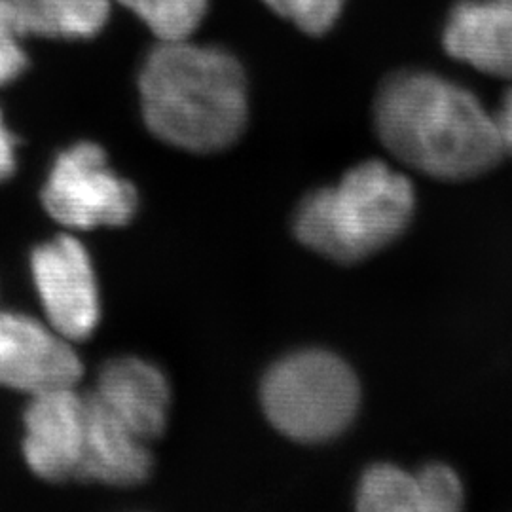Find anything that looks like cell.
<instances>
[{
    "label": "cell",
    "instance_id": "1",
    "mask_svg": "<svg viewBox=\"0 0 512 512\" xmlns=\"http://www.w3.org/2000/svg\"><path fill=\"white\" fill-rule=\"evenodd\" d=\"M374 122L395 158L440 181L475 179L507 154L494 114L433 73L391 76L378 93Z\"/></svg>",
    "mask_w": 512,
    "mask_h": 512
},
{
    "label": "cell",
    "instance_id": "2",
    "mask_svg": "<svg viewBox=\"0 0 512 512\" xmlns=\"http://www.w3.org/2000/svg\"><path fill=\"white\" fill-rule=\"evenodd\" d=\"M145 124L165 145L194 154L232 147L247 124V80L238 59L188 40L156 46L139 78Z\"/></svg>",
    "mask_w": 512,
    "mask_h": 512
},
{
    "label": "cell",
    "instance_id": "3",
    "mask_svg": "<svg viewBox=\"0 0 512 512\" xmlns=\"http://www.w3.org/2000/svg\"><path fill=\"white\" fill-rule=\"evenodd\" d=\"M414 186L378 160L349 169L342 181L308 194L296 207V239L336 262H359L382 251L408 228Z\"/></svg>",
    "mask_w": 512,
    "mask_h": 512
},
{
    "label": "cell",
    "instance_id": "4",
    "mask_svg": "<svg viewBox=\"0 0 512 512\" xmlns=\"http://www.w3.org/2000/svg\"><path fill=\"white\" fill-rule=\"evenodd\" d=\"M266 418L287 439L319 444L355 420L361 387L351 366L325 349H302L277 361L260 385Z\"/></svg>",
    "mask_w": 512,
    "mask_h": 512
},
{
    "label": "cell",
    "instance_id": "5",
    "mask_svg": "<svg viewBox=\"0 0 512 512\" xmlns=\"http://www.w3.org/2000/svg\"><path fill=\"white\" fill-rule=\"evenodd\" d=\"M42 203L59 224L71 230H93L129 224L137 213L139 196L133 184L110 169L103 148L78 143L57 156L42 190Z\"/></svg>",
    "mask_w": 512,
    "mask_h": 512
},
{
    "label": "cell",
    "instance_id": "6",
    "mask_svg": "<svg viewBox=\"0 0 512 512\" xmlns=\"http://www.w3.org/2000/svg\"><path fill=\"white\" fill-rule=\"evenodd\" d=\"M31 268L50 327L71 342L90 338L101 310L86 247L73 236H57L33 251Z\"/></svg>",
    "mask_w": 512,
    "mask_h": 512
},
{
    "label": "cell",
    "instance_id": "7",
    "mask_svg": "<svg viewBox=\"0 0 512 512\" xmlns=\"http://www.w3.org/2000/svg\"><path fill=\"white\" fill-rule=\"evenodd\" d=\"M71 344L29 315L0 311V387L31 397L76 387L84 366Z\"/></svg>",
    "mask_w": 512,
    "mask_h": 512
},
{
    "label": "cell",
    "instance_id": "8",
    "mask_svg": "<svg viewBox=\"0 0 512 512\" xmlns=\"http://www.w3.org/2000/svg\"><path fill=\"white\" fill-rule=\"evenodd\" d=\"M23 423V458L29 469L48 482L78 480L86 440L84 393L65 387L35 395Z\"/></svg>",
    "mask_w": 512,
    "mask_h": 512
},
{
    "label": "cell",
    "instance_id": "9",
    "mask_svg": "<svg viewBox=\"0 0 512 512\" xmlns=\"http://www.w3.org/2000/svg\"><path fill=\"white\" fill-rule=\"evenodd\" d=\"M93 395L122 421L137 439L150 442L164 435L171 389L164 372L139 357L105 363Z\"/></svg>",
    "mask_w": 512,
    "mask_h": 512
},
{
    "label": "cell",
    "instance_id": "10",
    "mask_svg": "<svg viewBox=\"0 0 512 512\" xmlns=\"http://www.w3.org/2000/svg\"><path fill=\"white\" fill-rule=\"evenodd\" d=\"M86 440L78 480L114 488H133L147 482L154 459L147 442L137 439L93 391L84 393Z\"/></svg>",
    "mask_w": 512,
    "mask_h": 512
},
{
    "label": "cell",
    "instance_id": "11",
    "mask_svg": "<svg viewBox=\"0 0 512 512\" xmlns=\"http://www.w3.org/2000/svg\"><path fill=\"white\" fill-rule=\"evenodd\" d=\"M454 59L497 78H512V0H463L444 29Z\"/></svg>",
    "mask_w": 512,
    "mask_h": 512
},
{
    "label": "cell",
    "instance_id": "12",
    "mask_svg": "<svg viewBox=\"0 0 512 512\" xmlns=\"http://www.w3.org/2000/svg\"><path fill=\"white\" fill-rule=\"evenodd\" d=\"M25 37L90 38L109 19V0H10Z\"/></svg>",
    "mask_w": 512,
    "mask_h": 512
},
{
    "label": "cell",
    "instance_id": "13",
    "mask_svg": "<svg viewBox=\"0 0 512 512\" xmlns=\"http://www.w3.org/2000/svg\"><path fill=\"white\" fill-rule=\"evenodd\" d=\"M357 509L366 512H423L418 473L397 465H372L357 488Z\"/></svg>",
    "mask_w": 512,
    "mask_h": 512
},
{
    "label": "cell",
    "instance_id": "14",
    "mask_svg": "<svg viewBox=\"0 0 512 512\" xmlns=\"http://www.w3.org/2000/svg\"><path fill=\"white\" fill-rule=\"evenodd\" d=\"M162 42L188 40L200 27L207 0H120Z\"/></svg>",
    "mask_w": 512,
    "mask_h": 512
},
{
    "label": "cell",
    "instance_id": "15",
    "mask_svg": "<svg viewBox=\"0 0 512 512\" xmlns=\"http://www.w3.org/2000/svg\"><path fill=\"white\" fill-rule=\"evenodd\" d=\"M277 16L289 19L308 35H323L340 18L344 0H264Z\"/></svg>",
    "mask_w": 512,
    "mask_h": 512
},
{
    "label": "cell",
    "instance_id": "16",
    "mask_svg": "<svg viewBox=\"0 0 512 512\" xmlns=\"http://www.w3.org/2000/svg\"><path fill=\"white\" fill-rule=\"evenodd\" d=\"M423 512H454L463 507L465 492L458 473L444 463H429L418 471Z\"/></svg>",
    "mask_w": 512,
    "mask_h": 512
},
{
    "label": "cell",
    "instance_id": "17",
    "mask_svg": "<svg viewBox=\"0 0 512 512\" xmlns=\"http://www.w3.org/2000/svg\"><path fill=\"white\" fill-rule=\"evenodd\" d=\"M23 37L10 0H0V86L16 80L27 67V55L21 48Z\"/></svg>",
    "mask_w": 512,
    "mask_h": 512
},
{
    "label": "cell",
    "instance_id": "18",
    "mask_svg": "<svg viewBox=\"0 0 512 512\" xmlns=\"http://www.w3.org/2000/svg\"><path fill=\"white\" fill-rule=\"evenodd\" d=\"M16 171V137L6 129L0 114V183Z\"/></svg>",
    "mask_w": 512,
    "mask_h": 512
},
{
    "label": "cell",
    "instance_id": "19",
    "mask_svg": "<svg viewBox=\"0 0 512 512\" xmlns=\"http://www.w3.org/2000/svg\"><path fill=\"white\" fill-rule=\"evenodd\" d=\"M494 120L505 152L512 154V90L505 93L501 107L494 114Z\"/></svg>",
    "mask_w": 512,
    "mask_h": 512
}]
</instances>
